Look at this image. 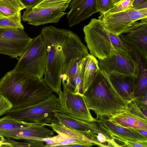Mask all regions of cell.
I'll list each match as a JSON object with an SVG mask.
<instances>
[{
  "label": "cell",
  "mask_w": 147,
  "mask_h": 147,
  "mask_svg": "<svg viewBox=\"0 0 147 147\" xmlns=\"http://www.w3.org/2000/svg\"><path fill=\"white\" fill-rule=\"evenodd\" d=\"M46 44L47 63L44 80L59 95L61 77L70 61L81 59L90 54L78 35L72 31L51 26L42 28L40 34Z\"/></svg>",
  "instance_id": "obj_1"
},
{
  "label": "cell",
  "mask_w": 147,
  "mask_h": 147,
  "mask_svg": "<svg viewBox=\"0 0 147 147\" xmlns=\"http://www.w3.org/2000/svg\"><path fill=\"white\" fill-rule=\"evenodd\" d=\"M52 92L43 79L31 78L14 68L0 80V95L7 99L14 108L36 104L48 98Z\"/></svg>",
  "instance_id": "obj_2"
},
{
  "label": "cell",
  "mask_w": 147,
  "mask_h": 147,
  "mask_svg": "<svg viewBox=\"0 0 147 147\" xmlns=\"http://www.w3.org/2000/svg\"><path fill=\"white\" fill-rule=\"evenodd\" d=\"M83 97L88 108L94 112L97 119H110L127 109L128 103L114 88L108 74L100 69Z\"/></svg>",
  "instance_id": "obj_3"
},
{
  "label": "cell",
  "mask_w": 147,
  "mask_h": 147,
  "mask_svg": "<svg viewBox=\"0 0 147 147\" xmlns=\"http://www.w3.org/2000/svg\"><path fill=\"white\" fill-rule=\"evenodd\" d=\"M83 30L90 54L99 60L115 54L117 51L129 52L119 36L105 28L101 19H92Z\"/></svg>",
  "instance_id": "obj_4"
},
{
  "label": "cell",
  "mask_w": 147,
  "mask_h": 147,
  "mask_svg": "<svg viewBox=\"0 0 147 147\" xmlns=\"http://www.w3.org/2000/svg\"><path fill=\"white\" fill-rule=\"evenodd\" d=\"M47 60L46 44L40 34L32 38L14 68L30 77L42 79L46 72Z\"/></svg>",
  "instance_id": "obj_5"
},
{
  "label": "cell",
  "mask_w": 147,
  "mask_h": 147,
  "mask_svg": "<svg viewBox=\"0 0 147 147\" xmlns=\"http://www.w3.org/2000/svg\"><path fill=\"white\" fill-rule=\"evenodd\" d=\"M61 109L58 98L52 93L43 100L31 106L13 108L6 114L19 120L46 126L55 119V112Z\"/></svg>",
  "instance_id": "obj_6"
},
{
  "label": "cell",
  "mask_w": 147,
  "mask_h": 147,
  "mask_svg": "<svg viewBox=\"0 0 147 147\" xmlns=\"http://www.w3.org/2000/svg\"><path fill=\"white\" fill-rule=\"evenodd\" d=\"M135 22L119 36L134 59L138 63L147 59V18Z\"/></svg>",
  "instance_id": "obj_7"
},
{
  "label": "cell",
  "mask_w": 147,
  "mask_h": 147,
  "mask_svg": "<svg viewBox=\"0 0 147 147\" xmlns=\"http://www.w3.org/2000/svg\"><path fill=\"white\" fill-rule=\"evenodd\" d=\"M58 95L61 109L57 112L65 113L76 119L88 122L97 120L94 118L88 108L83 96L76 94L67 86L63 85Z\"/></svg>",
  "instance_id": "obj_8"
},
{
  "label": "cell",
  "mask_w": 147,
  "mask_h": 147,
  "mask_svg": "<svg viewBox=\"0 0 147 147\" xmlns=\"http://www.w3.org/2000/svg\"><path fill=\"white\" fill-rule=\"evenodd\" d=\"M32 39L24 30L0 28V54L20 57Z\"/></svg>",
  "instance_id": "obj_9"
},
{
  "label": "cell",
  "mask_w": 147,
  "mask_h": 147,
  "mask_svg": "<svg viewBox=\"0 0 147 147\" xmlns=\"http://www.w3.org/2000/svg\"><path fill=\"white\" fill-rule=\"evenodd\" d=\"M101 19L105 28L119 36L136 22L147 18V8L136 9L129 8L120 12L103 15Z\"/></svg>",
  "instance_id": "obj_10"
},
{
  "label": "cell",
  "mask_w": 147,
  "mask_h": 147,
  "mask_svg": "<svg viewBox=\"0 0 147 147\" xmlns=\"http://www.w3.org/2000/svg\"><path fill=\"white\" fill-rule=\"evenodd\" d=\"M98 64L100 69L107 74L115 72L137 78L139 74L138 63L128 52L117 51L115 54L99 60Z\"/></svg>",
  "instance_id": "obj_11"
},
{
  "label": "cell",
  "mask_w": 147,
  "mask_h": 147,
  "mask_svg": "<svg viewBox=\"0 0 147 147\" xmlns=\"http://www.w3.org/2000/svg\"><path fill=\"white\" fill-rule=\"evenodd\" d=\"M71 2L62 3L45 8L30 7L26 8L22 18L28 24L38 26L50 23H57L61 18L66 13L64 11Z\"/></svg>",
  "instance_id": "obj_12"
},
{
  "label": "cell",
  "mask_w": 147,
  "mask_h": 147,
  "mask_svg": "<svg viewBox=\"0 0 147 147\" xmlns=\"http://www.w3.org/2000/svg\"><path fill=\"white\" fill-rule=\"evenodd\" d=\"M55 118L67 127L84 132H90L102 134L111 142L114 136L104 127L97 119L96 121L88 122L74 118L64 112H55Z\"/></svg>",
  "instance_id": "obj_13"
},
{
  "label": "cell",
  "mask_w": 147,
  "mask_h": 147,
  "mask_svg": "<svg viewBox=\"0 0 147 147\" xmlns=\"http://www.w3.org/2000/svg\"><path fill=\"white\" fill-rule=\"evenodd\" d=\"M67 18L71 27L76 25L98 12L97 0H72Z\"/></svg>",
  "instance_id": "obj_14"
},
{
  "label": "cell",
  "mask_w": 147,
  "mask_h": 147,
  "mask_svg": "<svg viewBox=\"0 0 147 147\" xmlns=\"http://www.w3.org/2000/svg\"><path fill=\"white\" fill-rule=\"evenodd\" d=\"M43 124L10 130L1 131L0 135L8 138L16 140L46 138L53 136L55 131L46 127Z\"/></svg>",
  "instance_id": "obj_15"
},
{
  "label": "cell",
  "mask_w": 147,
  "mask_h": 147,
  "mask_svg": "<svg viewBox=\"0 0 147 147\" xmlns=\"http://www.w3.org/2000/svg\"><path fill=\"white\" fill-rule=\"evenodd\" d=\"M116 91L127 103L135 100L133 90L137 78L131 75L112 72L108 74Z\"/></svg>",
  "instance_id": "obj_16"
},
{
  "label": "cell",
  "mask_w": 147,
  "mask_h": 147,
  "mask_svg": "<svg viewBox=\"0 0 147 147\" xmlns=\"http://www.w3.org/2000/svg\"><path fill=\"white\" fill-rule=\"evenodd\" d=\"M98 119L99 122L118 140L121 142L123 141H147V137L132 128L121 126L110 119Z\"/></svg>",
  "instance_id": "obj_17"
},
{
  "label": "cell",
  "mask_w": 147,
  "mask_h": 147,
  "mask_svg": "<svg viewBox=\"0 0 147 147\" xmlns=\"http://www.w3.org/2000/svg\"><path fill=\"white\" fill-rule=\"evenodd\" d=\"M46 126L50 127L62 138H73L82 142L94 144L87 136V132H82L69 127L56 118L51 123L47 124Z\"/></svg>",
  "instance_id": "obj_18"
},
{
  "label": "cell",
  "mask_w": 147,
  "mask_h": 147,
  "mask_svg": "<svg viewBox=\"0 0 147 147\" xmlns=\"http://www.w3.org/2000/svg\"><path fill=\"white\" fill-rule=\"evenodd\" d=\"M110 119L124 127L147 130V120L139 117L127 111L120 113Z\"/></svg>",
  "instance_id": "obj_19"
},
{
  "label": "cell",
  "mask_w": 147,
  "mask_h": 147,
  "mask_svg": "<svg viewBox=\"0 0 147 147\" xmlns=\"http://www.w3.org/2000/svg\"><path fill=\"white\" fill-rule=\"evenodd\" d=\"M100 69L98 61L96 58L89 54L86 57L84 64L83 76L84 93L90 86Z\"/></svg>",
  "instance_id": "obj_20"
},
{
  "label": "cell",
  "mask_w": 147,
  "mask_h": 147,
  "mask_svg": "<svg viewBox=\"0 0 147 147\" xmlns=\"http://www.w3.org/2000/svg\"><path fill=\"white\" fill-rule=\"evenodd\" d=\"M138 64L139 74L136 80L133 90V96L135 99H147V70L142 60L139 61Z\"/></svg>",
  "instance_id": "obj_21"
},
{
  "label": "cell",
  "mask_w": 147,
  "mask_h": 147,
  "mask_svg": "<svg viewBox=\"0 0 147 147\" xmlns=\"http://www.w3.org/2000/svg\"><path fill=\"white\" fill-rule=\"evenodd\" d=\"M24 9L20 0H0V17L13 16Z\"/></svg>",
  "instance_id": "obj_22"
},
{
  "label": "cell",
  "mask_w": 147,
  "mask_h": 147,
  "mask_svg": "<svg viewBox=\"0 0 147 147\" xmlns=\"http://www.w3.org/2000/svg\"><path fill=\"white\" fill-rule=\"evenodd\" d=\"M38 123L19 120L7 115L0 118V131L28 127Z\"/></svg>",
  "instance_id": "obj_23"
},
{
  "label": "cell",
  "mask_w": 147,
  "mask_h": 147,
  "mask_svg": "<svg viewBox=\"0 0 147 147\" xmlns=\"http://www.w3.org/2000/svg\"><path fill=\"white\" fill-rule=\"evenodd\" d=\"M21 12L8 17H0V28L24 30Z\"/></svg>",
  "instance_id": "obj_24"
},
{
  "label": "cell",
  "mask_w": 147,
  "mask_h": 147,
  "mask_svg": "<svg viewBox=\"0 0 147 147\" xmlns=\"http://www.w3.org/2000/svg\"><path fill=\"white\" fill-rule=\"evenodd\" d=\"M86 57L81 59L79 61L78 68L74 77V92L76 94L83 96L84 94L83 89V71Z\"/></svg>",
  "instance_id": "obj_25"
},
{
  "label": "cell",
  "mask_w": 147,
  "mask_h": 147,
  "mask_svg": "<svg viewBox=\"0 0 147 147\" xmlns=\"http://www.w3.org/2000/svg\"><path fill=\"white\" fill-rule=\"evenodd\" d=\"M23 141L17 142L10 138H5V141L9 144L11 147H43L44 142L35 139L23 140Z\"/></svg>",
  "instance_id": "obj_26"
},
{
  "label": "cell",
  "mask_w": 147,
  "mask_h": 147,
  "mask_svg": "<svg viewBox=\"0 0 147 147\" xmlns=\"http://www.w3.org/2000/svg\"><path fill=\"white\" fill-rule=\"evenodd\" d=\"M134 0H123L103 15L116 13L130 8ZM102 16V15H101Z\"/></svg>",
  "instance_id": "obj_27"
},
{
  "label": "cell",
  "mask_w": 147,
  "mask_h": 147,
  "mask_svg": "<svg viewBox=\"0 0 147 147\" xmlns=\"http://www.w3.org/2000/svg\"><path fill=\"white\" fill-rule=\"evenodd\" d=\"M97 5L98 12L102 15L114 6L113 0H97Z\"/></svg>",
  "instance_id": "obj_28"
},
{
  "label": "cell",
  "mask_w": 147,
  "mask_h": 147,
  "mask_svg": "<svg viewBox=\"0 0 147 147\" xmlns=\"http://www.w3.org/2000/svg\"><path fill=\"white\" fill-rule=\"evenodd\" d=\"M126 111L139 117L147 120V117L142 112L135 100L128 103V108Z\"/></svg>",
  "instance_id": "obj_29"
},
{
  "label": "cell",
  "mask_w": 147,
  "mask_h": 147,
  "mask_svg": "<svg viewBox=\"0 0 147 147\" xmlns=\"http://www.w3.org/2000/svg\"><path fill=\"white\" fill-rule=\"evenodd\" d=\"M71 1L72 0H43L33 7L41 8L51 7L61 3L71 2Z\"/></svg>",
  "instance_id": "obj_30"
},
{
  "label": "cell",
  "mask_w": 147,
  "mask_h": 147,
  "mask_svg": "<svg viewBox=\"0 0 147 147\" xmlns=\"http://www.w3.org/2000/svg\"><path fill=\"white\" fill-rule=\"evenodd\" d=\"M13 108L11 103L6 98L0 95V117Z\"/></svg>",
  "instance_id": "obj_31"
},
{
  "label": "cell",
  "mask_w": 147,
  "mask_h": 147,
  "mask_svg": "<svg viewBox=\"0 0 147 147\" xmlns=\"http://www.w3.org/2000/svg\"><path fill=\"white\" fill-rule=\"evenodd\" d=\"M125 147H147V141H123Z\"/></svg>",
  "instance_id": "obj_32"
},
{
  "label": "cell",
  "mask_w": 147,
  "mask_h": 147,
  "mask_svg": "<svg viewBox=\"0 0 147 147\" xmlns=\"http://www.w3.org/2000/svg\"><path fill=\"white\" fill-rule=\"evenodd\" d=\"M43 0H20L25 8L33 7Z\"/></svg>",
  "instance_id": "obj_33"
},
{
  "label": "cell",
  "mask_w": 147,
  "mask_h": 147,
  "mask_svg": "<svg viewBox=\"0 0 147 147\" xmlns=\"http://www.w3.org/2000/svg\"><path fill=\"white\" fill-rule=\"evenodd\" d=\"M94 144H91L85 142H83L80 143H78L63 146H62V147H91Z\"/></svg>",
  "instance_id": "obj_34"
},
{
  "label": "cell",
  "mask_w": 147,
  "mask_h": 147,
  "mask_svg": "<svg viewBox=\"0 0 147 147\" xmlns=\"http://www.w3.org/2000/svg\"><path fill=\"white\" fill-rule=\"evenodd\" d=\"M147 2V0H134L130 8L135 9L143 3Z\"/></svg>",
  "instance_id": "obj_35"
},
{
  "label": "cell",
  "mask_w": 147,
  "mask_h": 147,
  "mask_svg": "<svg viewBox=\"0 0 147 147\" xmlns=\"http://www.w3.org/2000/svg\"><path fill=\"white\" fill-rule=\"evenodd\" d=\"M5 137L0 135V147H11L9 144L5 141Z\"/></svg>",
  "instance_id": "obj_36"
},
{
  "label": "cell",
  "mask_w": 147,
  "mask_h": 147,
  "mask_svg": "<svg viewBox=\"0 0 147 147\" xmlns=\"http://www.w3.org/2000/svg\"><path fill=\"white\" fill-rule=\"evenodd\" d=\"M133 129L139 133L147 137V130L141 129Z\"/></svg>",
  "instance_id": "obj_37"
},
{
  "label": "cell",
  "mask_w": 147,
  "mask_h": 147,
  "mask_svg": "<svg viewBox=\"0 0 147 147\" xmlns=\"http://www.w3.org/2000/svg\"><path fill=\"white\" fill-rule=\"evenodd\" d=\"M123 0H113L114 6L117 5Z\"/></svg>",
  "instance_id": "obj_38"
}]
</instances>
